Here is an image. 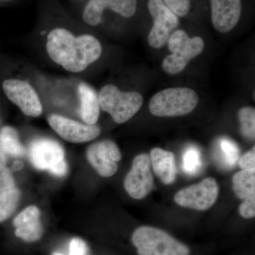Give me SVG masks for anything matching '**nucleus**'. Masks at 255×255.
Here are the masks:
<instances>
[{"mask_svg": "<svg viewBox=\"0 0 255 255\" xmlns=\"http://www.w3.org/2000/svg\"><path fill=\"white\" fill-rule=\"evenodd\" d=\"M46 50L55 63L67 71L78 73L100 58L102 47L92 35L75 36L66 28H55L47 37Z\"/></svg>", "mask_w": 255, "mask_h": 255, "instance_id": "f257e3e1", "label": "nucleus"}, {"mask_svg": "<svg viewBox=\"0 0 255 255\" xmlns=\"http://www.w3.org/2000/svg\"><path fill=\"white\" fill-rule=\"evenodd\" d=\"M138 255H190V250L159 228L141 226L132 236Z\"/></svg>", "mask_w": 255, "mask_h": 255, "instance_id": "f03ea898", "label": "nucleus"}, {"mask_svg": "<svg viewBox=\"0 0 255 255\" xmlns=\"http://www.w3.org/2000/svg\"><path fill=\"white\" fill-rule=\"evenodd\" d=\"M198 102L199 96L191 89L169 88L157 92L152 97L149 110L155 117H181L190 114Z\"/></svg>", "mask_w": 255, "mask_h": 255, "instance_id": "7ed1b4c3", "label": "nucleus"}, {"mask_svg": "<svg viewBox=\"0 0 255 255\" xmlns=\"http://www.w3.org/2000/svg\"><path fill=\"white\" fill-rule=\"evenodd\" d=\"M100 109L112 116L116 123L130 120L141 108L143 97L136 92H122L113 85H107L98 95Z\"/></svg>", "mask_w": 255, "mask_h": 255, "instance_id": "20e7f679", "label": "nucleus"}, {"mask_svg": "<svg viewBox=\"0 0 255 255\" xmlns=\"http://www.w3.org/2000/svg\"><path fill=\"white\" fill-rule=\"evenodd\" d=\"M167 43L172 54L164 58L162 68L170 75H177L183 71L191 60L202 53L205 46L202 38H189L183 30L174 31Z\"/></svg>", "mask_w": 255, "mask_h": 255, "instance_id": "39448f33", "label": "nucleus"}, {"mask_svg": "<svg viewBox=\"0 0 255 255\" xmlns=\"http://www.w3.org/2000/svg\"><path fill=\"white\" fill-rule=\"evenodd\" d=\"M28 157L37 169L48 171L55 177H64L68 172L65 151L59 142L52 139L33 140L28 147Z\"/></svg>", "mask_w": 255, "mask_h": 255, "instance_id": "423d86ee", "label": "nucleus"}, {"mask_svg": "<svg viewBox=\"0 0 255 255\" xmlns=\"http://www.w3.org/2000/svg\"><path fill=\"white\" fill-rule=\"evenodd\" d=\"M219 194L216 179L208 177L199 184H193L178 191L174 199L182 207L204 211L214 206Z\"/></svg>", "mask_w": 255, "mask_h": 255, "instance_id": "0eeeda50", "label": "nucleus"}, {"mask_svg": "<svg viewBox=\"0 0 255 255\" xmlns=\"http://www.w3.org/2000/svg\"><path fill=\"white\" fill-rule=\"evenodd\" d=\"M147 7L153 19L147 41L152 48H162L167 44L173 33L172 31L179 26V18L169 9L162 0H149Z\"/></svg>", "mask_w": 255, "mask_h": 255, "instance_id": "6e6552de", "label": "nucleus"}, {"mask_svg": "<svg viewBox=\"0 0 255 255\" xmlns=\"http://www.w3.org/2000/svg\"><path fill=\"white\" fill-rule=\"evenodd\" d=\"M153 184L150 156L145 153L136 156L124 180V188L128 194L132 199L140 200L150 194Z\"/></svg>", "mask_w": 255, "mask_h": 255, "instance_id": "1a4fd4ad", "label": "nucleus"}, {"mask_svg": "<svg viewBox=\"0 0 255 255\" xmlns=\"http://www.w3.org/2000/svg\"><path fill=\"white\" fill-rule=\"evenodd\" d=\"M5 95L25 115L38 117L43 112L39 97L33 87L23 80L10 79L2 84Z\"/></svg>", "mask_w": 255, "mask_h": 255, "instance_id": "9d476101", "label": "nucleus"}, {"mask_svg": "<svg viewBox=\"0 0 255 255\" xmlns=\"http://www.w3.org/2000/svg\"><path fill=\"white\" fill-rule=\"evenodd\" d=\"M87 158L97 173L103 177H111L117 173L122 154L118 145L110 140L95 142L88 147Z\"/></svg>", "mask_w": 255, "mask_h": 255, "instance_id": "9b49d317", "label": "nucleus"}, {"mask_svg": "<svg viewBox=\"0 0 255 255\" xmlns=\"http://www.w3.org/2000/svg\"><path fill=\"white\" fill-rule=\"evenodd\" d=\"M48 124L64 140L74 143H83L97 138L101 133L98 126L82 124L57 114H51Z\"/></svg>", "mask_w": 255, "mask_h": 255, "instance_id": "f8f14e48", "label": "nucleus"}, {"mask_svg": "<svg viewBox=\"0 0 255 255\" xmlns=\"http://www.w3.org/2000/svg\"><path fill=\"white\" fill-rule=\"evenodd\" d=\"M137 4V0H89L84 8L82 19L90 26H97L102 21L106 9L130 18L135 14Z\"/></svg>", "mask_w": 255, "mask_h": 255, "instance_id": "ddd939ff", "label": "nucleus"}, {"mask_svg": "<svg viewBox=\"0 0 255 255\" xmlns=\"http://www.w3.org/2000/svg\"><path fill=\"white\" fill-rule=\"evenodd\" d=\"M211 20L214 28L227 33L236 27L242 13L241 0H211Z\"/></svg>", "mask_w": 255, "mask_h": 255, "instance_id": "4468645a", "label": "nucleus"}, {"mask_svg": "<svg viewBox=\"0 0 255 255\" xmlns=\"http://www.w3.org/2000/svg\"><path fill=\"white\" fill-rule=\"evenodd\" d=\"M41 212L35 206H28L14 220L15 235L23 241L33 243L38 241L43 234Z\"/></svg>", "mask_w": 255, "mask_h": 255, "instance_id": "2eb2a0df", "label": "nucleus"}, {"mask_svg": "<svg viewBox=\"0 0 255 255\" xmlns=\"http://www.w3.org/2000/svg\"><path fill=\"white\" fill-rule=\"evenodd\" d=\"M151 166L159 180L164 184L169 185L175 181L176 165L174 155L163 149H152L150 152Z\"/></svg>", "mask_w": 255, "mask_h": 255, "instance_id": "dca6fc26", "label": "nucleus"}, {"mask_svg": "<svg viewBox=\"0 0 255 255\" xmlns=\"http://www.w3.org/2000/svg\"><path fill=\"white\" fill-rule=\"evenodd\" d=\"M80 101V117L85 124L95 125L100 114L98 95L93 88L85 83L78 87Z\"/></svg>", "mask_w": 255, "mask_h": 255, "instance_id": "f3484780", "label": "nucleus"}, {"mask_svg": "<svg viewBox=\"0 0 255 255\" xmlns=\"http://www.w3.org/2000/svg\"><path fill=\"white\" fill-rule=\"evenodd\" d=\"M0 151L11 157H22L26 153L24 146L20 142L18 132L11 127L0 130Z\"/></svg>", "mask_w": 255, "mask_h": 255, "instance_id": "a211bd4d", "label": "nucleus"}, {"mask_svg": "<svg viewBox=\"0 0 255 255\" xmlns=\"http://www.w3.org/2000/svg\"><path fill=\"white\" fill-rule=\"evenodd\" d=\"M233 188L239 199H246L255 194V169H243L233 177Z\"/></svg>", "mask_w": 255, "mask_h": 255, "instance_id": "6ab92c4d", "label": "nucleus"}, {"mask_svg": "<svg viewBox=\"0 0 255 255\" xmlns=\"http://www.w3.org/2000/svg\"><path fill=\"white\" fill-rule=\"evenodd\" d=\"M21 193L14 188L3 192H0V222L9 219L17 208Z\"/></svg>", "mask_w": 255, "mask_h": 255, "instance_id": "aec40b11", "label": "nucleus"}, {"mask_svg": "<svg viewBox=\"0 0 255 255\" xmlns=\"http://www.w3.org/2000/svg\"><path fill=\"white\" fill-rule=\"evenodd\" d=\"M241 132L246 138L255 140V110L253 107H244L238 113Z\"/></svg>", "mask_w": 255, "mask_h": 255, "instance_id": "412c9836", "label": "nucleus"}, {"mask_svg": "<svg viewBox=\"0 0 255 255\" xmlns=\"http://www.w3.org/2000/svg\"><path fill=\"white\" fill-rule=\"evenodd\" d=\"M201 155L200 151L195 147H189L183 155V169L188 174L194 175L201 169Z\"/></svg>", "mask_w": 255, "mask_h": 255, "instance_id": "4be33fe9", "label": "nucleus"}, {"mask_svg": "<svg viewBox=\"0 0 255 255\" xmlns=\"http://www.w3.org/2000/svg\"><path fill=\"white\" fill-rule=\"evenodd\" d=\"M223 162L228 167H233L239 158L240 150L232 140L222 139L220 142Z\"/></svg>", "mask_w": 255, "mask_h": 255, "instance_id": "5701e85b", "label": "nucleus"}, {"mask_svg": "<svg viewBox=\"0 0 255 255\" xmlns=\"http://www.w3.org/2000/svg\"><path fill=\"white\" fill-rule=\"evenodd\" d=\"M176 16L184 17L191 9V0H162Z\"/></svg>", "mask_w": 255, "mask_h": 255, "instance_id": "b1692460", "label": "nucleus"}, {"mask_svg": "<svg viewBox=\"0 0 255 255\" xmlns=\"http://www.w3.org/2000/svg\"><path fill=\"white\" fill-rule=\"evenodd\" d=\"M239 213L244 219H253L255 216V194L244 199L239 208Z\"/></svg>", "mask_w": 255, "mask_h": 255, "instance_id": "393cba45", "label": "nucleus"}, {"mask_svg": "<svg viewBox=\"0 0 255 255\" xmlns=\"http://www.w3.org/2000/svg\"><path fill=\"white\" fill-rule=\"evenodd\" d=\"M15 182L9 169L5 168L0 170V192L14 189Z\"/></svg>", "mask_w": 255, "mask_h": 255, "instance_id": "a878e982", "label": "nucleus"}, {"mask_svg": "<svg viewBox=\"0 0 255 255\" xmlns=\"http://www.w3.org/2000/svg\"><path fill=\"white\" fill-rule=\"evenodd\" d=\"M87 251L86 243L80 238H73L70 243V254L68 255H85ZM53 255H63L54 253Z\"/></svg>", "mask_w": 255, "mask_h": 255, "instance_id": "bb28decb", "label": "nucleus"}, {"mask_svg": "<svg viewBox=\"0 0 255 255\" xmlns=\"http://www.w3.org/2000/svg\"><path fill=\"white\" fill-rule=\"evenodd\" d=\"M239 165L242 169H255V146L239 159Z\"/></svg>", "mask_w": 255, "mask_h": 255, "instance_id": "cd10ccee", "label": "nucleus"}, {"mask_svg": "<svg viewBox=\"0 0 255 255\" xmlns=\"http://www.w3.org/2000/svg\"><path fill=\"white\" fill-rule=\"evenodd\" d=\"M6 162H7L6 155L0 151V170L6 167Z\"/></svg>", "mask_w": 255, "mask_h": 255, "instance_id": "c85d7f7f", "label": "nucleus"}, {"mask_svg": "<svg viewBox=\"0 0 255 255\" xmlns=\"http://www.w3.org/2000/svg\"><path fill=\"white\" fill-rule=\"evenodd\" d=\"M23 167V164L21 161H16L15 162L14 164H13L12 168L15 171L20 170V169H22Z\"/></svg>", "mask_w": 255, "mask_h": 255, "instance_id": "c756f323", "label": "nucleus"}]
</instances>
